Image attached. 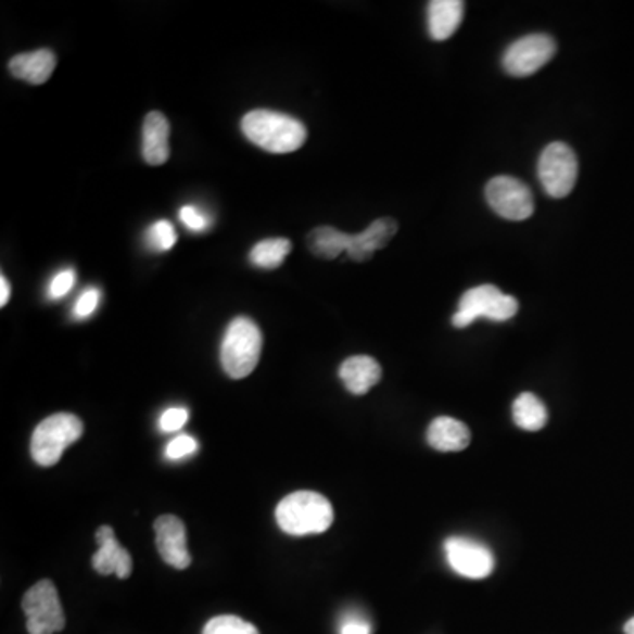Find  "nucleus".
<instances>
[{
    "label": "nucleus",
    "mask_w": 634,
    "mask_h": 634,
    "mask_svg": "<svg viewBox=\"0 0 634 634\" xmlns=\"http://www.w3.org/2000/svg\"><path fill=\"white\" fill-rule=\"evenodd\" d=\"M56 66V55L48 48L36 52L20 53L10 62L11 75L30 85L47 84Z\"/></svg>",
    "instance_id": "obj_16"
},
{
    "label": "nucleus",
    "mask_w": 634,
    "mask_h": 634,
    "mask_svg": "<svg viewBox=\"0 0 634 634\" xmlns=\"http://www.w3.org/2000/svg\"><path fill=\"white\" fill-rule=\"evenodd\" d=\"M169 122L161 112H150L143 121L141 154L150 166H161L169 158Z\"/></svg>",
    "instance_id": "obj_14"
},
{
    "label": "nucleus",
    "mask_w": 634,
    "mask_h": 634,
    "mask_svg": "<svg viewBox=\"0 0 634 634\" xmlns=\"http://www.w3.org/2000/svg\"><path fill=\"white\" fill-rule=\"evenodd\" d=\"M624 633L625 634H634V617H633V619H631V621L625 622Z\"/></svg>",
    "instance_id": "obj_31"
},
{
    "label": "nucleus",
    "mask_w": 634,
    "mask_h": 634,
    "mask_svg": "<svg viewBox=\"0 0 634 634\" xmlns=\"http://www.w3.org/2000/svg\"><path fill=\"white\" fill-rule=\"evenodd\" d=\"M448 565L453 571L466 579H486L494 571V555L485 545L467 540V537H449L444 543Z\"/></svg>",
    "instance_id": "obj_10"
},
{
    "label": "nucleus",
    "mask_w": 634,
    "mask_h": 634,
    "mask_svg": "<svg viewBox=\"0 0 634 634\" xmlns=\"http://www.w3.org/2000/svg\"><path fill=\"white\" fill-rule=\"evenodd\" d=\"M342 634H370V627L365 622L351 621L344 624Z\"/></svg>",
    "instance_id": "obj_29"
},
{
    "label": "nucleus",
    "mask_w": 634,
    "mask_h": 634,
    "mask_svg": "<svg viewBox=\"0 0 634 634\" xmlns=\"http://www.w3.org/2000/svg\"><path fill=\"white\" fill-rule=\"evenodd\" d=\"M396 231H398V225L390 217L373 220L372 225L364 229L362 233L350 234V245H347L345 254L353 262H369L376 252L386 248L390 240L395 237Z\"/></svg>",
    "instance_id": "obj_13"
},
{
    "label": "nucleus",
    "mask_w": 634,
    "mask_h": 634,
    "mask_svg": "<svg viewBox=\"0 0 634 634\" xmlns=\"http://www.w3.org/2000/svg\"><path fill=\"white\" fill-rule=\"evenodd\" d=\"M196 441L191 435H178V438L173 439L172 443L168 444L166 457L169 460H180V458L192 455V453L196 452Z\"/></svg>",
    "instance_id": "obj_28"
},
{
    "label": "nucleus",
    "mask_w": 634,
    "mask_h": 634,
    "mask_svg": "<svg viewBox=\"0 0 634 634\" xmlns=\"http://www.w3.org/2000/svg\"><path fill=\"white\" fill-rule=\"evenodd\" d=\"M308 251L322 259H335L342 252L347 251L350 234L331 226H319L313 229L307 237Z\"/></svg>",
    "instance_id": "obj_19"
},
{
    "label": "nucleus",
    "mask_w": 634,
    "mask_h": 634,
    "mask_svg": "<svg viewBox=\"0 0 634 634\" xmlns=\"http://www.w3.org/2000/svg\"><path fill=\"white\" fill-rule=\"evenodd\" d=\"M27 616L28 634H55L66 627V616L55 583L41 580L28 588L22 599Z\"/></svg>",
    "instance_id": "obj_7"
},
{
    "label": "nucleus",
    "mask_w": 634,
    "mask_h": 634,
    "mask_svg": "<svg viewBox=\"0 0 634 634\" xmlns=\"http://www.w3.org/2000/svg\"><path fill=\"white\" fill-rule=\"evenodd\" d=\"M187 420H189V410L186 407H172V409L164 410L161 420H158V427L164 432H177V430L182 429Z\"/></svg>",
    "instance_id": "obj_27"
},
{
    "label": "nucleus",
    "mask_w": 634,
    "mask_h": 634,
    "mask_svg": "<svg viewBox=\"0 0 634 634\" xmlns=\"http://www.w3.org/2000/svg\"><path fill=\"white\" fill-rule=\"evenodd\" d=\"M99 304H101V291L98 288H89V290H85L84 293L79 294L75 308H73V314L78 319H85V317L92 316L98 310Z\"/></svg>",
    "instance_id": "obj_26"
},
{
    "label": "nucleus",
    "mask_w": 634,
    "mask_h": 634,
    "mask_svg": "<svg viewBox=\"0 0 634 634\" xmlns=\"http://www.w3.org/2000/svg\"><path fill=\"white\" fill-rule=\"evenodd\" d=\"M279 528L291 536L322 534L333 523V506L325 495L300 490L280 500L276 509Z\"/></svg>",
    "instance_id": "obj_2"
},
{
    "label": "nucleus",
    "mask_w": 634,
    "mask_h": 634,
    "mask_svg": "<svg viewBox=\"0 0 634 634\" xmlns=\"http://www.w3.org/2000/svg\"><path fill=\"white\" fill-rule=\"evenodd\" d=\"M203 634H259L256 625L237 616L214 617L206 622Z\"/></svg>",
    "instance_id": "obj_22"
},
{
    "label": "nucleus",
    "mask_w": 634,
    "mask_h": 634,
    "mask_svg": "<svg viewBox=\"0 0 634 634\" xmlns=\"http://www.w3.org/2000/svg\"><path fill=\"white\" fill-rule=\"evenodd\" d=\"M147 240L154 251L166 252L175 248L178 234L169 220L161 219L155 220L154 225L150 226L149 231H147Z\"/></svg>",
    "instance_id": "obj_23"
},
{
    "label": "nucleus",
    "mask_w": 634,
    "mask_h": 634,
    "mask_svg": "<svg viewBox=\"0 0 634 634\" xmlns=\"http://www.w3.org/2000/svg\"><path fill=\"white\" fill-rule=\"evenodd\" d=\"M11 299V284L4 276L0 277V307H5Z\"/></svg>",
    "instance_id": "obj_30"
},
{
    "label": "nucleus",
    "mask_w": 634,
    "mask_h": 634,
    "mask_svg": "<svg viewBox=\"0 0 634 634\" xmlns=\"http://www.w3.org/2000/svg\"><path fill=\"white\" fill-rule=\"evenodd\" d=\"M293 251V243L288 238H266L252 248L249 259L252 265L263 270H276Z\"/></svg>",
    "instance_id": "obj_21"
},
{
    "label": "nucleus",
    "mask_w": 634,
    "mask_h": 634,
    "mask_svg": "<svg viewBox=\"0 0 634 634\" xmlns=\"http://www.w3.org/2000/svg\"><path fill=\"white\" fill-rule=\"evenodd\" d=\"M242 132L251 143L271 154H290L304 147L307 127L299 118L271 110H254L242 118Z\"/></svg>",
    "instance_id": "obj_1"
},
{
    "label": "nucleus",
    "mask_w": 634,
    "mask_h": 634,
    "mask_svg": "<svg viewBox=\"0 0 634 634\" xmlns=\"http://www.w3.org/2000/svg\"><path fill=\"white\" fill-rule=\"evenodd\" d=\"M381 365L370 356H351L339 369V378L353 395L369 393L381 381Z\"/></svg>",
    "instance_id": "obj_15"
},
{
    "label": "nucleus",
    "mask_w": 634,
    "mask_h": 634,
    "mask_svg": "<svg viewBox=\"0 0 634 634\" xmlns=\"http://www.w3.org/2000/svg\"><path fill=\"white\" fill-rule=\"evenodd\" d=\"M485 198L495 214L506 220L531 219L534 196L522 180L508 175L494 177L486 183Z\"/></svg>",
    "instance_id": "obj_9"
},
{
    "label": "nucleus",
    "mask_w": 634,
    "mask_h": 634,
    "mask_svg": "<svg viewBox=\"0 0 634 634\" xmlns=\"http://www.w3.org/2000/svg\"><path fill=\"white\" fill-rule=\"evenodd\" d=\"M178 215H180L182 225L187 229H191V231H196V233H203L211 226V217L203 214L198 206L183 205L180 212H178Z\"/></svg>",
    "instance_id": "obj_25"
},
{
    "label": "nucleus",
    "mask_w": 634,
    "mask_h": 634,
    "mask_svg": "<svg viewBox=\"0 0 634 634\" xmlns=\"http://www.w3.org/2000/svg\"><path fill=\"white\" fill-rule=\"evenodd\" d=\"M263 333L251 317H234L220 345V364L231 379L251 376L262 358Z\"/></svg>",
    "instance_id": "obj_3"
},
{
    "label": "nucleus",
    "mask_w": 634,
    "mask_h": 634,
    "mask_svg": "<svg viewBox=\"0 0 634 634\" xmlns=\"http://www.w3.org/2000/svg\"><path fill=\"white\" fill-rule=\"evenodd\" d=\"M537 177L548 196L555 200L569 196L579 178V158L574 150L562 141L545 147L537 161Z\"/></svg>",
    "instance_id": "obj_6"
},
{
    "label": "nucleus",
    "mask_w": 634,
    "mask_h": 634,
    "mask_svg": "<svg viewBox=\"0 0 634 634\" xmlns=\"http://www.w3.org/2000/svg\"><path fill=\"white\" fill-rule=\"evenodd\" d=\"M513 420L520 429L537 432L548 421V410L534 393L525 392L513 402Z\"/></svg>",
    "instance_id": "obj_20"
},
{
    "label": "nucleus",
    "mask_w": 634,
    "mask_h": 634,
    "mask_svg": "<svg viewBox=\"0 0 634 634\" xmlns=\"http://www.w3.org/2000/svg\"><path fill=\"white\" fill-rule=\"evenodd\" d=\"M155 545L166 565L175 569H186L191 566L192 557L187 550L186 525L175 515H163L154 523Z\"/></svg>",
    "instance_id": "obj_11"
},
{
    "label": "nucleus",
    "mask_w": 634,
    "mask_h": 634,
    "mask_svg": "<svg viewBox=\"0 0 634 634\" xmlns=\"http://www.w3.org/2000/svg\"><path fill=\"white\" fill-rule=\"evenodd\" d=\"M427 441L438 452H462L471 443V432L462 421L439 416L427 430Z\"/></svg>",
    "instance_id": "obj_18"
},
{
    "label": "nucleus",
    "mask_w": 634,
    "mask_h": 634,
    "mask_svg": "<svg viewBox=\"0 0 634 634\" xmlns=\"http://www.w3.org/2000/svg\"><path fill=\"white\" fill-rule=\"evenodd\" d=\"M84 435V423L69 413L48 416L36 427L30 441L34 462L42 467L55 466L62 455Z\"/></svg>",
    "instance_id": "obj_4"
},
{
    "label": "nucleus",
    "mask_w": 634,
    "mask_h": 634,
    "mask_svg": "<svg viewBox=\"0 0 634 634\" xmlns=\"http://www.w3.org/2000/svg\"><path fill=\"white\" fill-rule=\"evenodd\" d=\"M76 284V271L73 268H66V270L59 271L55 277H53L52 282L48 286V299L50 300H62L64 296L71 293V290L75 288Z\"/></svg>",
    "instance_id": "obj_24"
},
{
    "label": "nucleus",
    "mask_w": 634,
    "mask_h": 634,
    "mask_svg": "<svg viewBox=\"0 0 634 634\" xmlns=\"http://www.w3.org/2000/svg\"><path fill=\"white\" fill-rule=\"evenodd\" d=\"M462 0H434L427 10L430 38L434 41H446L457 33L464 20Z\"/></svg>",
    "instance_id": "obj_17"
},
{
    "label": "nucleus",
    "mask_w": 634,
    "mask_h": 634,
    "mask_svg": "<svg viewBox=\"0 0 634 634\" xmlns=\"http://www.w3.org/2000/svg\"><path fill=\"white\" fill-rule=\"evenodd\" d=\"M99 550L93 554L92 566L99 574H117L118 579L126 580L132 573L131 554L117 542L112 528L103 525L99 528L98 534Z\"/></svg>",
    "instance_id": "obj_12"
},
{
    "label": "nucleus",
    "mask_w": 634,
    "mask_h": 634,
    "mask_svg": "<svg viewBox=\"0 0 634 634\" xmlns=\"http://www.w3.org/2000/svg\"><path fill=\"white\" fill-rule=\"evenodd\" d=\"M557 53V45L546 34H529L509 45L503 56V67L509 76L525 78L536 75Z\"/></svg>",
    "instance_id": "obj_8"
},
{
    "label": "nucleus",
    "mask_w": 634,
    "mask_h": 634,
    "mask_svg": "<svg viewBox=\"0 0 634 634\" xmlns=\"http://www.w3.org/2000/svg\"><path fill=\"white\" fill-rule=\"evenodd\" d=\"M517 313L518 300L515 296L503 293L495 286L483 284L471 288L462 294L452 322L455 328H467L480 317H485L489 321L503 322L509 321Z\"/></svg>",
    "instance_id": "obj_5"
}]
</instances>
